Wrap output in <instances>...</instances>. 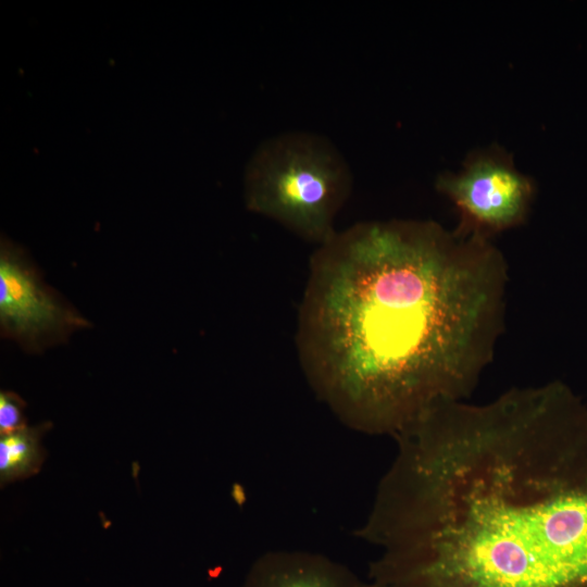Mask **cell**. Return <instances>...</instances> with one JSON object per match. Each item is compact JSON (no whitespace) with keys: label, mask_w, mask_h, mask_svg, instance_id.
Instances as JSON below:
<instances>
[{"label":"cell","mask_w":587,"mask_h":587,"mask_svg":"<svg viewBox=\"0 0 587 587\" xmlns=\"http://www.w3.org/2000/svg\"><path fill=\"white\" fill-rule=\"evenodd\" d=\"M435 186L458 211L453 232L489 240L523 224L536 193L534 180L498 145L472 151L459 173L440 174Z\"/></svg>","instance_id":"4"},{"label":"cell","mask_w":587,"mask_h":587,"mask_svg":"<svg viewBox=\"0 0 587 587\" xmlns=\"http://www.w3.org/2000/svg\"><path fill=\"white\" fill-rule=\"evenodd\" d=\"M508 264L434 221L357 223L310 259L297 348L316 397L351 429L391 435L464 401L503 332Z\"/></svg>","instance_id":"2"},{"label":"cell","mask_w":587,"mask_h":587,"mask_svg":"<svg viewBox=\"0 0 587 587\" xmlns=\"http://www.w3.org/2000/svg\"><path fill=\"white\" fill-rule=\"evenodd\" d=\"M90 321L48 285L22 247L0 243V333L29 354L64 344Z\"/></svg>","instance_id":"5"},{"label":"cell","mask_w":587,"mask_h":587,"mask_svg":"<svg viewBox=\"0 0 587 587\" xmlns=\"http://www.w3.org/2000/svg\"><path fill=\"white\" fill-rule=\"evenodd\" d=\"M352 187V170L341 151L326 136L309 130L265 138L243 175L249 211L317 246L336 234L335 218Z\"/></svg>","instance_id":"3"},{"label":"cell","mask_w":587,"mask_h":587,"mask_svg":"<svg viewBox=\"0 0 587 587\" xmlns=\"http://www.w3.org/2000/svg\"><path fill=\"white\" fill-rule=\"evenodd\" d=\"M355 535L369 587H587V405L560 380L441 400L399 433Z\"/></svg>","instance_id":"1"},{"label":"cell","mask_w":587,"mask_h":587,"mask_svg":"<svg viewBox=\"0 0 587 587\" xmlns=\"http://www.w3.org/2000/svg\"><path fill=\"white\" fill-rule=\"evenodd\" d=\"M50 422L30 426L0 436V484L22 480L37 474L47 457L42 445Z\"/></svg>","instance_id":"7"},{"label":"cell","mask_w":587,"mask_h":587,"mask_svg":"<svg viewBox=\"0 0 587 587\" xmlns=\"http://www.w3.org/2000/svg\"><path fill=\"white\" fill-rule=\"evenodd\" d=\"M26 403L16 392H0V436L27 426L25 415Z\"/></svg>","instance_id":"8"},{"label":"cell","mask_w":587,"mask_h":587,"mask_svg":"<svg viewBox=\"0 0 587 587\" xmlns=\"http://www.w3.org/2000/svg\"><path fill=\"white\" fill-rule=\"evenodd\" d=\"M241 587H369L349 566L307 550H270L251 564Z\"/></svg>","instance_id":"6"}]
</instances>
